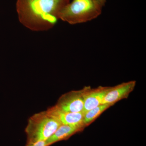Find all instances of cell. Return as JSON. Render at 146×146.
<instances>
[{
	"label": "cell",
	"instance_id": "8fae6325",
	"mask_svg": "<svg viewBox=\"0 0 146 146\" xmlns=\"http://www.w3.org/2000/svg\"><path fill=\"white\" fill-rule=\"evenodd\" d=\"M93 1L102 8L104 6L106 3V0H93Z\"/></svg>",
	"mask_w": 146,
	"mask_h": 146
},
{
	"label": "cell",
	"instance_id": "7c38bea8",
	"mask_svg": "<svg viewBox=\"0 0 146 146\" xmlns=\"http://www.w3.org/2000/svg\"><path fill=\"white\" fill-rule=\"evenodd\" d=\"M69 1H70V0H69Z\"/></svg>",
	"mask_w": 146,
	"mask_h": 146
},
{
	"label": "cell",
	"instance_id": "7a4b0ae2",
	"mask_svg": "<svg viewBox=\"0 0 146 146\" xmlns=\"http://www.w3.org/2000/svg\"><path fill=\"white\" fill-rule=\"evenodd\" d=\"M102 10L93 0H73L62 9L59 18L71 25L82 23L98 17Z\"/></svg>",
	"mask_w": 146,
	"mask_h": 146
},
{
	"label": "cell",
	"instance_id": "30bf717a",
	"mask_svg": "<svg viewBox=\"0 0 146 146\" xmlns=\"http://www.w3.org/2000/svg\"><path fill=\"white\" fill-rule=\"evenodd\" d=\"M25 146H47L46 141H40L33 143H27Z\"/></svg>",
	"mask_w": 146,
	"mask_h": 146
},
{
	"label": "cell",
	"instance_id": "5b68a950",
	"mask_svg": "<svg viewBox=\"0 0 146 146\" xmlns=\"http://www.w3.org/2000/svg\"><path fill=\"white\" fill-rule=\"evenodd\" d=\"M110 88L111 87L100 86L92 89L90 86H86L82 89L84 103V112L102 104L105 97Z\"/></svg>",
	"mask_w": 146,
	"mask_h": 146
},
{
	"label": "cell",
	"instance_id": "9c48e42d",
	"mask_svg": "<svg viewBox=\"0 0 146 146\" xmlns=\"http://www.w3.org/2000/svg\"><path fill=\"white\" fill-rule=\"evenodd\" d=\"M112 105L102 104L96 107L84 112L83 123L84 127L90 125L106 110L112 106Z\"/></svg>",
	"mask_w": 146,
	"mask_h": 146
},
{
	"label": "cell",
	"instance_id": "52a82bcc",
	"mask_svg": "<svg viewBox=\"0 0 146 146\" xmlns=\"http://www.w3.org/2000/svg\"><path fill=\"white\" fill-rule=\"evenodd\" d=\"M136 85V81H130L111 87L106 95L102 104L113 105L117 102L127 98L134 90Z\"/></svg>",
	"mask_w": 146,
	"mask_h": 146
},
{
	"label": "cell",
	"instance_id": "8992f818",
	"mask_svg": "<svg viewBox=\"0 0 146 146\" xmlns=\"http://www.w3.org/2000/svg\"><path fill=\"white\" fill-rule=\"evenodd\" d=\"M47 112L61 125L77 127L84 129L83 123L84 112H71L62 111L55 106L50 108Z\"/></svg>",
	"mask_w": 146,
	"mask_h": 146
},
{
	"label": "cell",
	"instance_id": "ba28073f",
	"mask_svg": "<svg viewBox=\"0 0 146 146\" xmlns=\"http://www.w3.org/2000/svg\"><path fill=\"white\" fill-rule=\"evenodd\" d=\"M83 129L77 127L61 125L52 136L46 141L47 146L51 145L59 141L68 140L74 134L82 131Z\"/></svg>",
	"mask_w": 146,
	"mask_h": 146
},
{
	"label": "cell",
	"instance_id": "277c9868",
	"mask_svg": "<svg viewBox=\"0 0 146 146\" xmlns=\"http://www.w3.org/2000/svg\"><path fill=\"white\" fill-rule=\"evenodd\" d=\"M54 106L58 109L66 112H84L82 91H72L63 94L59 98Z\"/></svg>",
	"mask_w": 146,
	"mask_h": 146
},
{
	"label": "cell",
	"instance_id": "6da1fadb",
	"mask_svg": "<svg viewBox=\"0 0 146 146\" xmlns=\"http://www.w3.org/2000/svg\"><path fill=\"white\" fill-rule=\"evenodd\" d=\"M69 2V0H17L18 19L32 31H46L56 25L60 11Z\"/></svg>",
	"mask_w": 146,
	"mask_h": 146
},
{
	"label": "cell",
	"instance_id": "3957f363",
	"mask_svg": "<svg viewBox=\"0 0 146 146\" xmlns=\"http://www.w3.org/2000/svg\"><path fill=\"white\" fill-rule=\"evenodd\" d=\"M61 125L47 110L34 114L29 119L25 130L27 143L47 141Z\"/></svg>",
	"mask_w": 146,
	"mask_h": 146
}]
</instances>
